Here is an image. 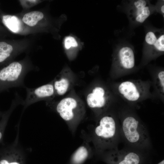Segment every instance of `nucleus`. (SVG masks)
<instances>
[{
	"label": "nucleus",
	"mask_w": 164,
	"mask_h": 164,
	"mask_svg": "<svg viewBox=\"0 0 164 164\" xmlns=\"http://www.w3.org/2000/svg\"><path fill=\"white\" fill-rule=\"evenodd\" d=\"M96 153L102 156L118 150L121 139L119 123L111 114L104 115L97 121L90 138Z\"/></svg>",
	"instance_id": "1"
},
{
	"label": "nucleus",
	"mask_w": 164,
	"mask_h": 164,
	"mask_svg": "<svg viewBox=\"0 0 164 164\" xmlns=\"http://www.w3.org/2000/svg\"><path fill=\"white\" fill-rule=\"evenodd\" d=\"M120 132L127 146L141 150L149 151L151 140L147 128L135 115L125 113L120 118Z\"/></svg>",
	"instance_id": "2"
},
{
	"label": "nucleus",
	"mask_w": 164,
	"mask_h": 164,
	"mask_svg": "<svg viewBox=\"0 0 164 164\" xmlns=\"http://www.w3.org/2000/svg\"><path fill=\"white\" fill-rule=\"evenodd\" d=\"M21 63L13 62L0 70V93L11 88L26 87L24 78L28 72Z\"/></svg>",
	"instance_id": "3"
},
{
	"label": "nucleus",
	"mask_w": 164,
	"mask_h": 164,
	"mask_svg": "<svg viewBox=\"0 0 164 164\" xmlns=\"http://www.w3.org/2000/svg\"><path fill=\"white\" fill-rule=\"evenodd\" d=\"M149 84L141 80H129L120 83L118 86L119 95L130 102H138L149 96Z\"/></svg>",
	"instance_id": "4"
},
{
	"label": "nucleus",
	"mask_w": 164,
	"mask_h": 164,
	"mask_svg": "<svg viewBox=\"0 0 164 164\" xmlns=\"http://www.w3.org/2000/svg\"><path fill=\"white\" fill-rule=\"evenodd\" d=\"M146 152L127 146L102 156L107 164H141Z\"/></svg>",
	"instance_id": "5"
},
{
	"label": "nucleus",
	"mask_w": 164,
	"mask_h": 164,
	"mask_svg": "<svg viewBox=\"0 0 164 164\" xmlns=\"http://www.w3.org/2000/svg\"><path fill=\"white\" fill-rule=\"evenodd\" d=\"M76 101L71 97L61 100L56 105V110L61 118L65 121L71 131L73 133L78 126L76 119L75 110L77 109Z\"/></svg>",
	"instance_id": "6"
},
{
	"label": "nucleus",
	"mask_w": 164,
	"mask_h": 164,
	"mask_svg": "<svg viewBox=\"0 0 164 164\" xmlns=\"http://www.w3.org/2000/svg\"><path fill=\"white\" fill-rule=\"evenodd\" d=\"M27 95L23 105L25 110L30 105L53 96L54 89L53 84H48L35 88L25 87Z\"/></svg>",
	"instance_id": "7"
},
{
	"label": "nucleus",
	"mask_w": 164,
	"mask_h": 164,
	"mask_svg": "<svg viewBox=\"0 0 164 164\" xmlns=\"http://www.w3.org/2000/svg\"><path fill=\"white\" fill-rule=\"evenodd\" d=\"M116 68L121 72L131 70L134 67L135 59L134 52L130 47L125 46L117 51L114 58Z\"/></svg>",
	"instance_id": "8"
},
{
	"label": "nucleus",
	"mask_w": 164,
	"mask_h": 164,
	"mask_svg": "<svg viewBox=\"0 0 164 164\" xmlns=\"http://www.w3.org/2000/svg\"><path fill=\"white\" fill-rule=\"evenodd\" d=\"M130 17L132 20L142 23L151 13V8L148 1L138 0L134 2L129 10Z\"/></svg>",
	"instance_id": "9"
},
{
	"label": "nucleus",
	"mask_w": 164,
	"mask_h": 164,
	"mask_svg": "<svg viewBox=\"0 0 164 164\" xmlns=\"http://www.w3.org/2000/svg\"><path fill=\"white\" fill-rule=\"evenodd\" d=\"M104 89L102 87H97L89 94L87 97V103L91 108L99 110L104 109L107 105Z\"/></svg>",
	"instance_id": "10"
},
{
	"label": "nucleus",
	"mask_w": 164,
	"mask_h": 164,
	"mask_svg": "<svg viewBox=\"0 0 164 164\" xmlns=\"http://www.w3.org/2000/svg\"><path fill=\"white\" fill-rule=\"evenodd\" d=\"M145 40L147 46L152 50L153 54L164 51V34L160 31H150L146 34Z\"/></svg>",
	"instance_id": "11"
},
{
	"label": "nucleus",
	"mask_w": 164,
	"mask_h": 164,
	"mask_svg": "<svg viewBox=\"0 0 164 164\" xmlns=\"http://www.w3.org/2000/svg\"><path fill=\"white\" fill-rule=\"evenodd\" d=\"M82 144L72 154L68 164H82L92 154L89 144V139H84Z\"/></svg>",
	"instance_id": "12"
},
{
	"label": "nucleus",
	"mask_w": 164,
	"mask_h": 164,
	"mask_svg": "<svg viewBox=\"0 0 164 164\" xmlns=\"http://www.w3.org/2000/svg\"><path fill=\"white\" fill-rule=\"evenodd\" d=\"M24 100L16 93L15 97L12 101L11 105L9 109L3 112L2 118L0 121V142L3 138L4 132L7 124L9 118L15 108L19 105H22Z\"/></svg>",
	"instance_id": "13"
},
{
	"label": "nucleus",
	"mask_w": 164,
	"mask_h": 164,
	"mask_svg": "<svg viewBox=\"0 0 164 164\" xmlns=\"http://www.w3.org/2000/svg\"><path fill=\"white\" fill-rule=\"evenodd\" d=\"M2 21L4 25L11 31L18 32L21 29V22L16 16L5 15L3 17Z\"/></svg>",
	"instance_id": "14"
},
{
	"label": "nucleus",
	"mask_w": 164,
	"mask_h": 164,
	"mask_svg": "<svg viewBox=\"0 0 164 164\" xmlns=\"http://www.w3.org/2000/svg\"><path fill=\"white\" fill-rule=\"evenodd\" d=\"M43 17V13L38 11H34L26 14L22 18L23 21L31 26L36 25Z\"/></svg>",
	"instance_id": "15"
},
{
	"label": "nucleus",
	"mask_w": 164,
	"mask_h": 164,
	"mask_svg": "<svg viewBox=\"0 0 164 164\" xmlns=\"http://www.w3.org/2000/svg\"><path fill=\"white\" fill-rule=\"evenodd\" d=\"M10 145L11 149L10 161H9L8 156L5 147L3 148L0 149V152L5 157H3L2 159L0 160V164H21L19 161L17 160V159L19 158L21 156L22 154L18 156L23 151V149H21L13 160L11 161L13 148L12 144Z\"/></svg>",
	"instance_id": "16"
},
{
	"label": "nucleus",
	"mask_w": 164,
	"mask_h": 164,
	"mask_svg": "<svg viewBox=\"0 0 164 164\" xmlns=\"http://www.w3.org/2000/svg\"><path fill=\"white\" fill-rule=\"evenodd\" d=\"M13 50L11 45L5 42H0V63L4 62L11 56Z\"/></svg>",
	"instance_id": "17"
},
{
	"label": "nucleus",
	"mask_w": 164,
	"mask_h": 164,
	"mask_svg": "<svg viewBox=\"0 0 164 164\" xmlns=\"http://www.w3.org/2000/svg\"><path fill=\"white\" fill-rule=\"evenodd\" d=\"M69 85L68 80L66 78H63L59 80H56L53 85L57 94L59 95H62L67 91Z\"/></svg>",
	"instance_id": "18"
},
{
	"label": "nucleus",
	"mask_w": 164,
	"mask_h": 164,
	"mask_svg": "<svg viewBox=\"0 0 164 164\" xmlns=\"http://www.w3.org/2000/svg\"><path fill=\"white\" fill-rule=\"evenodd\" d=\"M155 82L156 89L159 94L164 96V71L161 70L159 72L155 77Z\"/></svg>",
	"instance_id": "19"
},
{
	"label": "nucleus",
	"mask_w": 164,
	"mask_h": 164,
	"mask_svg": "<svg viewBox=\"0 0 164 164\" xmlns=\"http://www.w3.org/2000/svg\"><path fill=\"white\" fill-rule=\"evenodd\" d=\"M64 43L65 47L67 49H68L71 47H77L78 45L75 39L71 36H67L65 38Z\"/></svg>",
	"instance_id": "20"
},
{
	"label": "nucleus",
	"mask_w": 164,
	"mask_h": 164,
	"mask_svg": "<svg viewBox=\"0 0 164 164\" xmlns=\"http://www.w3.org/2000/svg\"><path fill=\"white\" fill-rule=\"evenodd\" d=\"M161 12L164 14V5H162L161 8Z\"/></svg>",
	"instance_id": "21"
},
{
	"label": "nucleus",
	"mask_w": 164,
	"mask_h": 164,
	"mask_svg": "<svg viewBox=\"0 0 164 164\" xmlns=\"http://www.w3.org/2000/svg\"><path fill=\"white\" fill-rule=\"evenodd\" d=\"M157 164H164V160H163Z\"/></svg>",
	"instance_id": "22"
}]
</instances>
